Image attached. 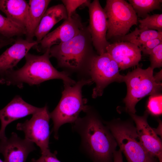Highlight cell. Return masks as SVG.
Masks as SVG:
<instances>
[{
  "mask_svg": "<svg viewBox=\"0 0 162 162\" xmlns=\"http://www.w3.org/2000/svg\"><path fill=\"white\" fill-rule=\"evenodd\" d=\"M86 115L73 123V129L80 135L81 145L94 162H110L117 143L108 127L88 107Z\"/></svg>",
  "mask_w": 162,
  "mask_h": 162,
  "instance_id": "6da1fadb",
  "label": "cell"
},
{
  "mask_svg": "<svg viewBox=\"0 0 162 162\" xmlns=\"http://www.w3.org/2000/svg\"><path fill=\"white\" fill-rule=\"evenodd\" d=\"M49 49L41 56L28 53L25 57V64L20 69L8 71L0 75V83L21 88L24 83L37 85L48 80L59 79L64 83L74 84L76 82L68 72L59 71L52 65L50 60Z\"/></svg>",
  "mask_w": 162,
  "mask_h": 162,
  "instance_id": "7a4b0ae2",
  "label": "cell"
},
{
  "mask_svg": "<svg viewBox=\"0 0 162 162\" xmlns=\"http://www.w3.org/2000/svg\"><path fill=\"white\" fill-rule=\"evenodd\" d=\"M94 47L88 26L84 25L76 36L67 42L51 47L50 56L56 59L59 67L71 71L87 73L93 59L97 55Z\"/></svg>",
  "mask_w": 162,
  "mask_h": 162,
  "instance_id": "3957f363",
  "label": "cell"
},
{
  "mask_svg": "<svg viewBox=\"0 0 162 162\" xmlns=\"http://www.w3.org/2000/svg\"><path fill=\"white\" fill-rule=\"evenodd\" d=\"M91 79H82L74 85L64 83V88L61 99L54 110L50 113L53 126L52 131L55 139H58L60 127L66 123H74L82 111L85 112L89 106L87 100L83 98L82 89L84 86L92 83Z\"/></svg>",
  "mask_w": 162,
  "mask_h": 162,
  "instance_id": "277c9868",
  "label": "cell"
},
{
  "mask_svg": "<svg viewBox=\"0 0 162 162\" xmlns=\"http://www.w3.org/2000/svg\"><path fill=\"white\" fill-rule=\"evenodd\" d=\"M153 70L150 66L146 69L138 67L123 76V82L127 87L123 101L126 110L129 114H135V106L142 98L158 94L161 88L162 83L154 78Z\"/></svg>",
  "mask_w": 162,
  "mask_h": 162,
  "instance_id": "5b68a950",
  "label": "cell"
},
{
  "mask_svg": "<svg viewBox=\"0 0 162 162\" xmlns=\"http://www.w3.org/2000/svg\"><path fill=\"white\" fill-rule=\"evenodd\" d=\"M107 127L128 162H155L154 157L143 146L133 124L129 122H114L108 123Z\"/></svg>",
  "mask_w": 162,
  "mask_h": 162,
  "instance_id": "8992f818",
  "label": "cell"
},
{
  "mask_svg": "<svg viewBox=\"0 0 162 162\" xmlns=\"http://www.w3.org/2000/svg\"><path fill=\"white\" fill-rule=\"evenodd\" d=\"M106 15L107 40L123 36L137 23V16L131 5L124 0H107L104 8Z\"/></svg>",
  "mask_w": 162,
  "mask_h": 162,
  "instance_id": "52a82bcc",
  "label": "cell"
},
{
  "mask_svg": "<svg viewBox=\"0 0 162 162\" xmlns=\"http://www.w3.org/2000/svg\"><path fill=\"white\" fill-rule=\"evenodd\" d=\"M119 68L116 62L107 52L94 57L87 72L96 84L93 90V98L101 96L110 84L123 82L124 76L120 74Z\"/></svg>",
  "mask_w": 162,
  "mask_h": 162,
  "instance_id": "ba28073f",
  "label": "cell"
},
{
  "mask_svg": "<svg viewBox=\"0 0 162 162\" xmlns=\"http://www.w3.org/2000/svg\"><path fill=\"white\" fill-rule=\"evenodd\" d=\"M50 113L46 105L33 114L30 119L18 123L16 125L17 130L24 133L25 138L35 143L40 148L41 154L50 150Z\"/></svg>",
  "mask_w": 162,
  "mask_h": 162,
  "instance_id": "9c48e42d",
  "label": "cell"
},
{
  "mask_svg": "<svg viewBox=\"0 0 162 162\" xmlns=\"http://www.w3.org/2000/svg\"><path fill=\"white\" fill-rule=\"evenodd\" d=\"M89 16L88 28L93 46L98 55L106 52L110 44L106 39L108 29L107 18L104 8L98 0H94L88 5Z\"/></svg>",
  "mask_w": 162,
  "mask_h": 162,
  "instance_id": "30bf717a",
  "label": "cell"
},
{
  "mask_svg": "<svg viewBox=\"0 0 162 162\" xmlns=\"http://www.w3.org/2000/svg\"><path fill=\"white\" fill-rule=\"evenodd\" d=\"M84 25L79 15L75 12L54 30L49 33L39 42L38 51L44 52L52 46L67 42L77 35Z\"/></svg>",
  "mask_w": 162,
  "mask_h": 162,
  "instance_id": "8fae6325",
  "label": "cell"
},
{
  "mask_svg": "<svg viewBox=\"0 0 162 162\" xmlns=\"http://www.w3.org/2000/svg\"><path fill=\"white\" fill-rule=\"evenodd\" d=\"M34 143L13 132L10 138L1 140L0 153L5 162H26L28 154L36 150Z\"/></svg>",
  "mask_w": 162,
  "mask_h": 162,
  "instance_id": "7c38bea8",
  "label": "cell"
},
{
  "mask_svg": "<svg viewBox=\"0 0 162 162\" xmlns=\"http://www.w3.org/2000/svg\"><path fill=\"white\" fill-rule=\"evenodd\" d=\"M134 121L137 133L145 148L152 156L162 162V144L160 139L147 121L148 112L142 116L130 114Z\"/></svg>",
  "mask_w": 162,
  "mask_h": 162,
  "instance_id": "4fadbf2b",
  "label": "cell"
},
{
  "mask_svg": "<svg viewBox=\"0 0 162 162\" xmlns=\"http://www.w3.org/2000/svg\"><path fill=\"white\" fill-rule=\"evenodd\" d=\"M106 51L121 70L137 65L141 59V51L139 47L127 42L119 41L110 44Z\"/></svg>",
  "mask_w": 162,
  "mask_h": 162,
  "instance_id": "5bb4252c",
  "label": "cell"
},
{
  "mask_svg": "<svg viewBox=\"0 0 162 162\" xmlns=\"http://www.w3.org/2000/svg\"><path fill=\"white\" fill-rule=\"evenodd\" d=\"M40 108L28 103L19 96H15L6 106L0 110V140L7 138L5 130L9 124L27 116L33 115Z\"/></svg>",
  "mask_w": 162,
  "mask_h": 162,
  "instance_id": "9a60e30c",
  "label": "cell"
},
{
  "mask_svg": "<svg viewBox=\"0 0 162 162\" xmlns=\"http://www.w3.org/2000/svg\"><path fill=\"white\" fill-rule=\"evenodd\" d=\"M39 43L36 40L31 41L20 38H17L0 56V76L13 69L29 51Z\"/></svg>",
  "mask_w": 162,
  "mask_h": 162,
  "instance_id": "2e32d148",
  "label": "cell"
},
{
  "mask_svg": "<svg viewBox=\"0 0 162 162\" xmlns=\"http://www.w3.org/2000/svg\"><path fill=\"white\" fill-rule=\"evenodd\" d=\"M67 18L66 10L63 4L47 9L35 32L34 37L36 40L39 43L55 24L61 20Z\"/></svg>",
  "mask_w": 162,
  "mask_h": 162,
  "instance_id": "e0dca14e",
  "label": "cell"
},
{
  "mask_svg": "<svg viewBox=\"0 0 162 162\" xmlns=\"http://www.w3.org/2000/svg\"><path fill=\"white\" fill-rule=\"evenodd\" d=\"M28 9V4L25 0H0V11L7 17L25 28Z\"/></svg>",
  "mask_w": 162,
  "mask_h": 162,
  "instance_id": "ac0fdd59",
  "label": "cell"
},
{
  "mask_svg": "<svg viewBox=\"0 0 162 162\" xmlns=\"http://www.w3.org/2000/svg\"><path fill=\"white\" fill-rule=\"evenodd\" d=\"M51 0H30L25 28L26 40L33 41L35 30Z\"/></svg>",
  "mask_w": 162,
  "mask_h": 162,
  "instance_id": "d6986e66",
  "label": "cell"
},
{
  "mask_svg": "<svg viewBox=\"0 0 162 162\" xmlns=\"http://www.w3.org/2000/svg\"><path fill=\"white\" fill-rule=\"evenodd\" d=\"M161 37L162 32L136 28L131 33L123 36L117 37L118 38L119 41L129 42L139 47L149 40Z\"/></svg>",
  "mask_w": 162,
  "mask_h": 162,
  "instance_id": "ffe728a7",
  "label": "cell"
},
{
  "mask_svg": "<svg viewBox=\"0 0 162 162\" xmlns=\"http://www.w3.org/2000/svg\"><path fill=\"white\" fill-rule=\"evenodd\" d=\"M25 28H23L0 13V34L10 39L15 36L26 34Z\"/></svg>",
  "mask_w": 162,
  "mask_h": 162,
  "instance_id": "44dd1931",
  "label": "cell"
},
{
  "mask_svg": "<svg viewBox=\"0 0 162 162\" xmlns=\"http://www.w3.org/2000/svg\"><path fill=\"white\" fill-rule=\"evenodd\" d=\"M136 14L145 18L150 12L161 8V0H129Z\"/></svg>",
  "mask_w": 162,
  "mask_h": 162,
  "instance_id": "7402d4cb",
  "label": "cell"
},
{
  "mask_svg": "<svg viewBox=\"0 0 162 162\" xmlns=\"http://www.w3.org/2000/svg\"><path fill=\"white\" fill-rule=\"evenodd\" d=\"M140 29L153 30L162 32V14L148 15L145 18L138 20Z\"/></svg>",
  "mask_w": 162,
  "mask_h": 162,
  "instance_id": "603a6c76",
  "label": "cell"
},
{
  "mask_svg": "<svg viewBox=\"0 0 162 162\" xmlns=\"http://www.w3.org/2000/svg\"><path fill=\"white\" fill-rule=\"evenodd\" d=\"M147 112L152 115L157 116L162 113V95L157 94L151 95L147 103Z\"/></svg>",
  "mask_w": 162,
  "mask_h": 162,
  "instance_id": "cb8c5ba5",
  "label": "cell"
},
{
  "mask_svg": "<svg viewBox=\"0 0 162 162\" xmlns=\"http://www.w3.org/2000/svg\"><path fill=\"white\" fill-rule=\"evenodd\" d=\"M62 1L65 8L68 18L76 12L78 8L82 5L87 6L91 2L90 1L86 0H62Z\"/></svg>",
  "mask_w": 162,
  "mask_h": 162,
  "instance_id": "d4e9b609",
  "label": "cell"
},
{
  "mask_svg": "<svg viewBox=\"0 0 162 162\" xmlns=\"http://www.w3.org/2000/svg\"><path fill=\"white\" fill-rule=\"evenodd\" d=\"M150 67L154 69L162 66V43L154 48L150 54Z\"/></svg>",
  "mask_w": 162,
  "mask_h": 162,
  "instance_id": "484cf974",
  "label": "cell"
},
{
  "mask_svg": "<svg viewBox=\"0 0 162 162\" xmlns=\"http://www.w3.org/2000/svg\"><path fill=\"white\" fill-rule=\"evenodd\" d=\"M162 43V37L149 40L139 47L145 55H149L152 50Z\"/></svg>",
  "mask_w": 162,
  "mask_h": 162,
  "instance_id": "4316f807",
  "label": "cell"
},
{
  "mask_svg": "<svg viewBox=\"0 0 162 162\" xmlns=\"http://www.w3.org/2000/svg\"><path fill=\"white\" fill-rule=\"evenodd\" d=\"M41 154V156L38 159L33 158L30 162H61L56 157L57 152H51L50 150Z\"/></svg>",
  "mask_w": 162,
  "mask_h": 162,
  "instance_id": "83f0119b",
  "label": "cell"
},
{
  "mask_svg": "<svg viewBox=\"0 0 162 162\" xmlns=\"http://www.w3.org/2000/svg\"><path fill=\"white\" fill-rule=\"evenodd\" d=\"M113 157V162H123L122 152L120 149L114 152Z\"/></svg>",
  "mask_w": 162,
  "mask_h": 162,
  "instance_id": "f1b7e54d",
  "label": "cell"
},
{
  "mask_svg": "<svg viewBox=\"0 0 162 162\" xmlns=\"http://www.w3.org/2000/svg\"><path fill=\"white\" fill-rule=\"evenodd\" d=\"M13 38L7 39L0 41V49L8 45L11 44L14 41Z\"/></svg>",
  "mask_w": 162,
  "mask_h": 162,
  "instance_id": "f546056e",
  "label": "cell"
},
{
  "mask_svg": "<svg viewBox=\"0 0 162 162\" xmlns=\"http://www.w3.org/2000/svg\"><path fill=\"white\" fill-rule=\"evenodd\" d=\"M154 78L158 82H160L162 80V70L154 76Z\"/></svg>",
  "mask_w": 162,
  "mask_h": 162,
  "instance_id": "4dcf8cb0",
  "label": "cell"
},
{
  "mask_svg": "<svg viewBox=\"0 0 162 162\" xmlns=\"http://www.w3.org/2000/svg\"><path fill=\"white\" fill-rule=\"evenodd\" d=\"M7 39L0 34V41Z\"/></svg>",
  "mask_w": 162,
  "mask_h": 162,
  "instance_id": "1f68e13d",
  "label": "cell"
},
{
  "mask_svg": "<svg viewBox=\"0 0 162 162\" xmlns=\"http://www.w3.org/2000/svg\"><path fill=\"white\" fill-rule=\"evenodd\" d=\"M0 162H5V161H3L0 159Z\"/></svg>",
  "mask_w": 162,
  "mask_h": 162,
  "instance_id": "d6a6232c",
  "label": "cell"
}]
</instances>
